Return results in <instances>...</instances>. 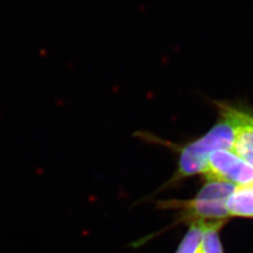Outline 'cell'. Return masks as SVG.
I'll return each instance as SVG.
<instances>
[{"label":"cell","instance_id":"1","mask_svg":"<svg viewBox=\"0 0 253 253\" xmlns=\"http://www.w3.org/2000/svg\"><path fill=\"white\" fill-rule=\"evenodd\" d=\"M221 118L216 126L199 140L187 145L193 153L208 159L209 154L217 150H232L235 145L237 120L235 108L220 107Z\"/></svg>","mask_w":253,"mask_h":253},{"label":"cell","instance_id":"2","mask_svg":"<svg viewBox=\"0 0 253 253\" xmlns=\"http://www.w3.org/2000/svg\"><path fill=\"white\" fill-rule=\"evenodd\" d=\"M208 180H223L246 186L253 184V166L232 150H217L208 157Z\"/></svg>","mask_w":253,"mask_h":253},{"label":"cell","instance_id":"3","mask_svg":"<svg viewBox=\"0 0 253 253\" xmlns=\"http://www.w3.org/2000/svg\"><path fill=\"white\" fill-rule=\"evenodd\" d=\"M226 201L221 200L195 199L181 202L179 208L184 209L185 217L193 221L202 222H217L224 221L230 216Z\"/></svg>","mask_w":253,"mask_h":253},{"label":"cell","instance_id":"4","mask_svg":"<svg viewBox=\"0 0 253 253\" xmlns=\"http://www.w3.org/2000/svg\"><path fill=\"white\" fill-rule=\"evenodd\" d=\"M237 128L234 152L253 166V116L235 109Z\"/></svg>","mask_w":253,"mask_h":253},{"label":"cell","instance_id":"5","mask_svg":"<svg viewBox=\"0 0 253 253\" xmlns=\"http://www.w3.org/2000/svg\"><path fill=\"white\" fill-rule=\"evenodd\" d=\"M226 206L231 216L253 217V184L236 187Z\"/></svg>","mask_w":253,"mask_h":253},{"label":"cell","instance_id":"6","mask_svg":"<svg viewBox=\"0 0 253 253\" xmlns=\"http://www.w3.org/2000/svg\"><path fill=\"white\" fill-rule=\"evenodd\" d=\"M208 170V159L202 158L198 155L193 153L188 148V146L184 147L181 150L177 177L190 176L202 172L207 173Z\"/></svg>","mask_w":253,"mask_h":253},{"label":"cell","instance_id":"7","mask_svg":"<svg viewBox=\"0 0 253 253\" xmlns=\"http://www.w3.org/2000/svg\"><path fill=\"white\" fill-rule=\"evenodd\" d=\"M235 189L236 186L235 184L228 181L209 180L200 190L196 197L201 199L227 201L234 193Z\"/></svg>","mask_w":253,"mask_h":253},{"label":"cell","instance_id":"8","mask_svg":"<svg viewBox=\"0 0 253 253\" xmlns=\"http://www.w3.org/2000/svg\"><path fill=\"white\" fill-rule=\"evenodd\" d=\"M205 222L193 221L175 253H201Z\"/></svg>","mask_w":253,"mask_h":253},{"label":"cell","instance_id":"9","mask_svg":"<svg viewBox=\"0 0 253 253\" xmlns=\"http://www.w3.org/2000/svg\"><path fill=\"white\" fill-rule=\"evenodd\" d=\"M223 224L224 221L205 222L201 253H224L218 236V231Z\"/></svg>","mask_w":253,"mask_h":253}]
</instances>
